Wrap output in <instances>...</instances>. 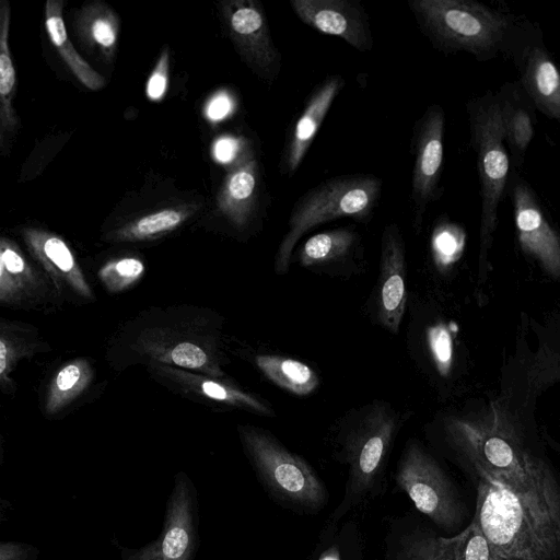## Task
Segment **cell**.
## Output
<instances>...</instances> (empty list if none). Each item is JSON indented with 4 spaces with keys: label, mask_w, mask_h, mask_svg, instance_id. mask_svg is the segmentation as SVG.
<instances>
[{
    "label": "cell",
    "mask_w": 560,
    "mask_h": 560,
    "mask_svg": "<svg viewBox=\"0 0 560 560\" xmlns=\"http://www.w3.org/2000/svg\"><path fill=\"white\" fill-rule=\"evenodd\" d=\"M396 483L416 509L443 528L460 520V508L452 483L433 457L418 443H409L398 463Z\"/></svg>",
    "instance_id": "9"
},
{
    "label": "cell",
    "mask_w": 560,
    "mask_h": 560,
    "mask_svg": "<svg viewBox=\"0 0 560 560\" xmlns=\"http://www.w3.org/2000/svg\"><path fill=\"white\" fill-rule=\"evenodd\" d=\"M197 494L180 472L167 501L160 536L141 548L119 547L122 560H192L197 546Z\"/></svg>",
    "instance_id": "11"
},
{
    "label": "cell",
    "mask_w": 560,
    "mask_h": 560,
    "mask_svg": "<svg viewBox=\"0 0 560 560\" xmlns=\"http://www.w3.org/2000/svg\"><path fill=\"white\" fill-rule=\"evenodd\" d=\"M144 272L143 262L135 257L114 259L105 264L98 271V278L109 292H120L141 278Z\"/></svg>",
    "instance_id": "30"
},
{
    "label": "cell",
    "mask_w": 560,
    "mask_h": 560,
    "mask_svg": "<svg viewBox=\"0 0 560 560\" xmlns=\"http://www.w3.org/2000/svg\"><path fill=\"white\" fill-rule=\"evenodd\" d=\"M22 234L30 252L54 277L58 287L67 285L81 296H92L79 264L61 237L34 228H25Z\"/></svg>",
    "instance_id": "20"
},
{
    "label": "cell",
    "mask_w": 560,
    "mask_h": 560,
    "mask_svg": "<svg viewBox=\"0 0 560 560\" xmlns=\"http://www.w3.org/2000/svg\"><path fill=\"white\" fill-rule=\"evenodd\" d=\"M509 56L518 70V82L536 109L560 122V67L533 26L524 28Z\"/></svg>",
    "instance_id": "14"
},
{
    "label": "cell",
    "mask_w": 560,
    "mask_h": 560,
    "mask_svg": "<svg viewBox=\"0 0 560 560\" xmlns=\"http://www.w3.org/2000/svg\"><path fill=\"white\" fill-rule=\"evenodd\" d=\"M432 254L435 265L444 268L455 261L463 247V237L459 230L450 224L436 226L431 241Z\"/></svg>",
    "instance_id": "31"
},
{
    "label": "cell",
    "mask_w": 560,
    "mask_h": 560,
    "mask_svg": "<svg viewBox=\"0 0 560 560\" xmlns=\"http://www.w3.org/2000/svg\"><path fill=\"white\" fill-rule=\"evenodd\" d=\"M38 550L22 542L3 541L0 544V560H33Z\"/></svg>",
    "instance_id": "34"
},
{
    "label": "cell",
    "mask_w": 560,
    "mask_h": 560,
    "mask_svg": "<svg viewBox=\"0 0 560 560\" xmlns=\"http://www.w3.org/2000/svg\"><path fill=\"white\" fill-rule=\"evenodd\" d=\"M418 28L444 55L465 52L479 61L510 55L525 25L472 0H408Z\"/></svg>",
    "instance_id": "3"
},
{
    "label": "cell",
    "mask_w": 560,
    "mask_h": 560,
    "mask_svg": "<svg viewBox=\"0 0 560 560\" xmlns=\"http://www.w3.org/2000/svg\"><path fill=\"white\" fill-rule=\"evenodd\" d=\"M445 113L441 105H429L415 121L411 137L413 168L411 206L413 228L419 230L428 207L443 195Z\"/></svg>",
    "instance_id": "10"
},
{
    "label": "cell",
    "mask_w": 560,
    "mask_h": 560,
    "mask_svg": "<svg viewBox=\"0 0 560 560\" xmlns=\"http://www.w3.org/2000/svg\"><path fill=\"white\" fill-rule=\"evenodd\" d=\"M267 202L259 156L254 147L244 141L219 189L217 208L235 228L243 230L264 218Z\"/></svg>",
    "instance_id": "12"
},
{
    "label": "cell",
    "mask_w": 560,
    "mask_h": 560,
    "mask_svg": "<svg viewBox=\"0 0 560 560\" xmlns=\"http://www.w3.org/2000/svg\"><path fill=\"white\" fill-rule=\"evenodd\" d=\"M495 95L510 159L521 168L535 136L537 109L518 81L504 83Z\"/></svg>",
    "instance_id": "19"
},
{
    "label": "cell",
    "mask_w": 560,
    "mask_h": 560,
    "mask_svg": "<svg viewBox=\"0 0 560 560\" xmlns=\"http://www.w3.org/2000/svg\"><path fill=\"white\" fill-rule=\"evenodd\" d=\"M170 52L165 47L162 51L147 83V96L152 101L161 100L167 89Z\"/></svg>",
    "instance_id": "33"
},
{
    "label": "cell",
    "mask_w": 560,
    "mask_h": 560,
    "mask_svg": "<svg viewBox=\"0 0 560 560\" xmlns=\"http://www.w3.org/2000/svg\"><path fill=\"white\" fill-rule=\"evenodd\" d=\"M466 112L480 184L479 281L482 282L488 252L497 228L499 206L509 185L511 159L495 92L487 91L470 98L466 103Z\"/></svg>",
    "instance_id": "5"
},
{
    "label": "cell",
    "mask_w": 560,
    "mask_h": 560,
    "mask_svg": "<svg viewBox=\"0 0 560 560\" xmlns=\"http://www.w3.org/2000/svg\"><path fill=\"white\" fill-rule=\"evenodd\" d=\"M224 30L249 70L271 86L281 72V52L272 39L266 11L258 0L220 2Z\"/></svg>",
    "instance_id": "7"
},
{
    "label": "cell",
    "mask_w": 560,
    "mask_h": 560,
    "mask_svg": "<svg viewBox=\"0 0 560 560\" xmlns=\"http://www.w3.org/2000/svg\"><path fill=\"white\" fill-rule=\"evenodd\" d=\"M318 560H340L338 548L332 546L326 550Z\"/></svg>",
    "instance_id": "37"
},
{
    "label": "cell",
    "mask_w": 560,
    "mask_h": 560,
    "mask_svg": "<svg viewBox=\"0 0 560 560\" xmlns=\"http://www.w3.org/2000/svg\"><path fill=\"white\" fill-rule=\"evenodd\" d=\"M511 198L518 244L552 278L560 281V234L550 224L529 185L510 176Z\"/></svg>",
    "instance_id": "13"
},
{
    "label": "cell",
    "mask_w": 560,
    "mask_h": 560,
    "mask_svg": "<svg viewBox=\"0 0 560 560\" xmlns=\"http://www.w3.org/2000/svg\"><path fill=\"white\" fill-rule=\"evenodd\" d=\"M398 424L397 415L385 404L368 407L343 441L349 466V493L363 495L380 476Z\"/></svg>",
    "instance_id": "8"
},
{
    "label": "cell",
    "mask_w": 560,
    "mask_h": 560,
    "mask_svg": "<svg viewBox=\"0 0 560 560\" xmlns=\"http://www.w3.org/2000/svg\"><path fill=\"white\" fill-rule=\"evenodd\" d=\"M345 83V79L340 74L328 75L308 95L287 135L279 162L281 176L292 177L301 166Z\"/></svg>",
    "instance_id": "16"
},
{
    "label": "cell",
    "mask_w": 560,
    "mask_h": 560,
    "mask_svg": "<svg viewBox=\"0 0 560 560\" xmlns=\"http://www.w3.org/2000/svg\"><path fill=\"white\" fill-rule=\"evenodd\" d=\"M11 21L10 3L0 2V147L1 151L10 149L20 120L13 109V97L16 91V74L9 47Z\"/></svg>",
    "instance_id": "21"
},
{
    "label": "cell",
    "mask_w": 560,
    "mask_h": 560,
    "mask_svg": "<svg viewBox=\"0 0 560 560\" xmlns=\"http://www.w3.org/2000/svg\"><path fill=\"white\" fill-rule=\"evenodd\" d=\"M359 236L350 228H338L307 238L296 252V260L304 268H314L345 259L358 244Z\"/></svg>",
    "instance_id": "24"
},
{
    "label": "cell",
    "mask_w": 560,
    "mask_h": 560,
    "mask_svg": "<svg viewBox=\"0 0 560 560\" xmlns=\"http://www.w3.org/2000/svg\"><path fill=\"white\" fill-rule=\"evenodd\" d=\"M428 341L434 362L441 372L450 369L452 361V341L448 330L436 325L429 330Z\"/></svg>",
    "instance_id": "32"
},
{
    "label": "cell",
    "mask_w": 560,
    "mask_h": 560,
    "mask_svg": "<svg viewBox=\"0 0 560 560\" xmlns=\"http://www.w3.org/2000/svg\"><path fill=\"white\" fill-rule=\"evenodd\" d=\"M62 9V0H47L45 25L48 37L75 78L90 90H101L105 80L74 49L66 30Z\"/></svg>",
    "instance_id": "22"
},
{
    "label": "cell",
    "mask_w": 560,
    "mask_h": 560,
    "mask_svg": "<svg viewBox=\"0 0 560 560\" xmlns=\"http://www.w3.org/2000/svg\"><path fill=\"white\" fill-rule=\"evenodd\" d=\"M446 432L479 477L517 492L558 485L548 466L525 447L512 419L499 405L491 404L472 418H451Z\"/></svg>",
    "instance_id": "2"
},
{
    "label": "cell",
    "mask_w": 560,
    "mask_h": 560,
    "mask_svg": "<svg viewBox=\"0 0 560 560\" xmlns=\"http://www.w3.org/2000/svg\"><path fill=\"white\" fill-rule=\"evenodd\" d=\"M393 560H503L474 520L452 537L417 533L405 537Z\"/></svg>",
    "instance_id": "18"
},
{
    "label": "cell",
    "mask_w": 560,
    "mask_h": 560,
    "mask_svg": "<svg viewBox=\"0 0 560 560\" xmlns=\"http://www.w3.org/2000/svg\"><path fill=\"white\" fill-rule=\"evenodd\" d=\"M196 210L194 205H182L148 213L113 232L112 238L136 242L160 237L180 226Z\"/></svg>",
    "instance_id": "27"
},
{
    "label": "cell",
    "mask_w": 560,
    "mask_h": 560,
    "mask_svg": "<svg viewBox=\"0 0 560 560\" xmlns=\"http://www.w3.org/2000/svg\"><path fill=\"white\" fill-rule=\"evenodd\" d=\"M77 30L88 44L96 46L106 57H113L119 21L110 8L100 1L88 4L79 13Z\"/></svg>",
    "instance_id": "28"
},
{
    "label": "cell",
    "mask_w": 560,
    "mask_h": 560,
    "mask_svg": "<svg viewBox=\"0 0 560 560\" xmlns=\"http://www.w3.org/2000/svg\"><path fill=\"white\" fill-rule=\"evenodd\" d=\"M406 302L405 245L399 228L389 223L382 234L377 294V317L387 330L398 332Z\"/></svg>",
    "instance_id": "17"
},
{
    "label": "cell",
    "mask_w": 560,
    "mask_h": 560,
    "mask_svg": "<svg viewBox=\"0 0 560 560\" xmlns=\"http://www.w3.org/2000/svg\"><path fill=\"white\" fill-rule=\"evenodd\" d=\"M243 142L241 143L232 138L219 139L213 145L215 160L221 163H231L237 156Z\"/></svg>",
    "instance_id": "36"
},
{
    "label": "cell",
    "mask_w": 560,
    "mask_h": 560,
    "mask_svg": "<svg viewBox=\"0 0 560 560\" xmlns=\"http://www.w3.org/2000/svg\"><path fill=\"white\" fill-rule=\"evenodd\" d=\"M472 520L503 560H560L559 485L517 492L479 477Z\"/></svg>",
    "instance_id": "1"
},
{
    "label": "cell",
    "mask_w": 560,
    "mask_h": 560,
    "mask_svg": "<svg viewBox=\"0 0 560 560\" xmlns=\"http://www.w3.org/2000/svg\"><path fill=\"white\" fill-rule=\"evenodd\" d=\"M37 278L19 246L7 237L0 241V301L18 304L35 289Z\"/></svg>",
    "instance_id": "23"
},
{
    "label": "cell",
    "mask_w": 560,
    "mask_h": 560,
    "mask_svg": "<svg viewBox=\"0 0 560 560\" xmlns=\"http://www.w3.org/2000/svg\"><path fill=\"white\" fill-rule=\"evenodd\" d=\"M255 362L269 381L294 395L307 396L319 385L316 372L302 361L261 354L256 357Z\"/></svg>",
    "instance_id": "26"
},
{
    "label": "cell",
    "mask_w": 560,
    "mask_h": 560,
    "mask_svg": "<svg viewBox=\"0 0 560 560\" xmlns=\"http://www.w3.org/2000/svg\"><path fill=\"white\" fill-rule=\"evenodd\" d=\"M382 188V179L373 174H351L328 178L301 195L291 209L288 230L276 253L275 271L288 272L298 241L315 226L341 218L369 220Z\"/></svg>",
    "instance_id": "4"
},
{
    "label": "cell",
    "mask_w": 560,
    "mask_h": 560,
    "mask_svg": "<svg viewBox=\"0 0 560 560\" xmlns=\"http://www.w3.org/2000/svg\"><path fill=\"white\" fill-rule=\"evenodd\" d=\"M233 108V102L226 93H218L207 105L206 115L212 121L226 117Z\"/></svg>",
    "instance_id": "35"
},
{
    "label": "cell",
    "mask_w": 560,
    "mask_h": 560,
    "mask_svg": "<svg viewBox=\"0 0 560 560\" xmlns=\"http://www.w3.org/2000/svg\"><path fill=\"white\" fill-rule=\"evenodd\" d=\"M240 434L258 477L277 499L306 510L324 504V485L302 457L262 429L242 427Z\"/></svg>",
    "instance_id": "6"
},
{
    "label": "cell",
    "mask_w": 560,
    "mask_h": 560,
    "mask_svg": "<svg viewBox=\"0 0 560 560\" xmlns=\"http://www.w3.org/2000/svg\"><path fill=\"white\" fill-rule=\"evenodd\" d=\"M92 370L85 360H75L62 366L55 375L48 388L46 411L55 415L74 398H77L90 384Z\"/></svg>",
    "instance_id": "29"
},
{
    "label": "cell",
    "mask_w": 560,
    "mask_h": 560,
    "mask_svg": "<svg viewBox=\"0 0 560 560\" xmlns=\"http://www.w3.org/2000/svg\"><path fill=\"white\" fill-rule=\"evenodd\" d=\"M292 11L310 27L343 39L360 52L374 46L369 15L353 0H290Z\"/></svg>",
    "instance_id": "15"
},
{
    "label": "cell",
    "mask_w": 560,
    "mask_h": 560,
    "mask_svg": "<svg viewBox=\"0 0 560 560\" xmlns=\"http://www.w3.org/2000/svg\"><path fill=\"white\" fill-rule=\"evenodd\" d=\"M162 369L168 372L171 380L184 385L185 389L191 390L196 395L226 405L246 408L267 416L272 413V410L264 401L233 385L185 372L183 373V371L171 368Z\"/></svg>",
    "instance_id": "25"
}]
</instances>
